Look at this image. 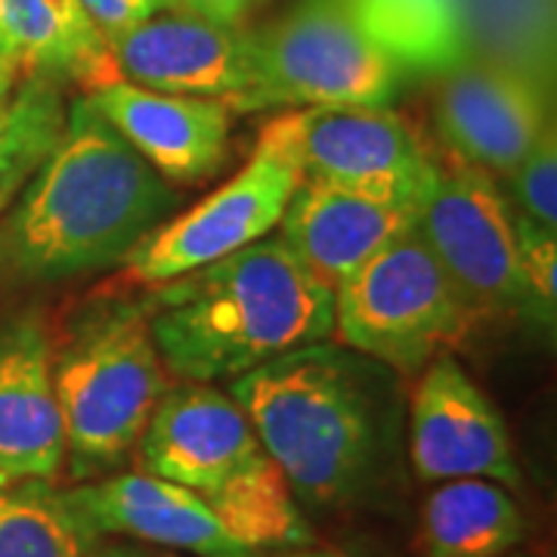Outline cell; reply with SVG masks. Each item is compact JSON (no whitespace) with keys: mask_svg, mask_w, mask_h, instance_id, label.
<instances>
[{"mask_svg":"<svg viewBox=\"0 0 557 557\" xmlns=\"http://www.w3.org/2000/svg\"><path fill=\"white\" fill-rule=\"evenodd\" d=\"M177 211V193L90 102L0 218V292L57 285L127 263Z\"/></svg>","mask_w":557,"mask_h":557,"instance_id":"cell-1","label":"cell"},{"mask_svg":"<svg viewBox=\"0 0 557 557\" xmlns=\"http://www.w3.org/2000/svg\"><path fill=\"white\" fill-rule=\"evenodd\" d=\"M226 391L310 508L344 511L366 502L394 461L399 375L335 338L270 359Z\"/></svg>","mask_w":557,"mask_h":557,"instance_id":"cell-2","label":"cell"},{"mask_svg":"<svg viewBox=\"0 0 557 557\" xmlns=\"http://www.w3.org/2000/svg\"><path fill=\"white\" fill-rule=\"evenodd\" d=\"M171 379L218 384L332 338L335 292L278 236L251 242L139 298Z\"/></svg>","mask_w":557,"mask_h":557,"instance_id":"cell-3","label":"cell"},{"mask_svg":"<svg viewBox=\"0 0 557 557\" xmlns=\"http://www.w3.org/2000/svg\"><path fill=\"white\" fill-rule=\"evenodd\" d=\"M53 387L72 483L121 471L171 387L139 298L81 304L53 344Z\"/></svg>","mask_w":557,"mask_h":557,"instance_id":"cell-4","label":"cell"},{"mask_svg":"<svg viewBox=\"0 0 557 557\" xmlns=\"http://www.w3.org/2000/svg\"><path fill=\"white\" fill-rule=\"evenodd\" d=\"M255 112L307 106H391L421 75L387 0H298L255 32Z\"/></svg>","mask_w":557,"mask_h":557,"instance_id":"cell-5","label":"cell"},{"mask_svg":"<svg viewBox=\"0 0 557 557\" xmlns=\"http://www.w3.org/2000/svg\"><path fill=\"white\" fill-rule=\"evenodd\" d=\"M471 325V307L416 226L384 245L335 288L332 338L403 379H418L421 369L440 354H449Z\"/></svg>","mask_w":557,"mask_h":557,"instance_id":"cell-6","label":"cell"},{"mask_svg":"<svg viewBox=\"0 0 557 557\" xmlns=\"http://www.w3.org/2000/svg\"><path fill=\"white\" fill-rule=\"evenodd\" d=\"M260 139L273 143L300 180L409 205H421L440 164L391 106L285 109L263 124Z\"/></svg>","mask_w":557,"mask_h":557,"instance_id":"cell-7","label":"cell"},{"mask_svg":"<svg viewBox=\"0 0 557 557\" xmlns=\"http://www.w3.org/2000/svg\"><path fill=\"white\" fill-rule=\"evenodd\" d=\"M416 230L456 282L474 319L520 317L533 322L518 263L515 208L493 174L468 161H440L434 183L418 205Z\"/></svg>","mask_w":557,"mask_h":557,"instance_id":"cell-8","label":"cell"},{"mask_svg":"<svg viewBox=\"0 0 557 557\" xmlns=\"http://www.w3.org/2000/svg\"><path fill=\"white\" fill-rule=\"evenodd\" d=\"M298 183L295 164L258 137L236 177L139 242L127 258V278L149 288L273 236Z\"/></svg>","mask_w":557,"mask_h":557,"instance_id":"cell-9","label":"cell"},{"mask_svg":"<svg viewBox=\"0 0 557 557\" xmlns=\"http://www.w3.org/2000/svg\"><path fill=\"white\" fill-rule=\"evenodd\" d=\"M409 461L421 483L496 480L523 486V471L498 406L453 354L434 357L409 399Z\"/></svg>","mask_w":557,"mask_h":557,"instance_id":"cell-10","label":"cell"},{"mask_svg":"<svg viewBox=\"0 0 557 557\" xmlns=\"http://www.w3.org/2000/svg\"><path fill=\"white\" fill-rule=\"evenodd\" d=\"M121 81L159 94L205 97L230 112H255L258 53L255 32L220 25L180 10H161L112 44Z\"/></svg>","mask_w":557,"mask_h":557,"instance_id":"cell-11","label":"cell"},{"mask_svg":"<svg viewBox=\"0 0 557 557\" xmlns=\"http://www.w3.org/2000/svg\"><path fill=\"white\" fill-rule=\"evenodd\" d=\"M555 87L493 60H465L440 72L434 124L449 156L508 177L555 121Z\"/></svg>","mask_w":557,"mask_h":557,"instance_id":"cell-12","label":"cell"},{"mask_svg":"<svg viewBox=\"0 0 557 557\" xmlns=\"http://www.w3.org/2000/svg\"><path fill=\"white\" fill-rule=\"evenodd\" d=\"M267 456L230 391L201 381H180L164 391L139 437V471L180 483L196 496H211L223 483Z\"/></svg>","mask_w":557,"mask_h":557,"instance_id":"cell-13","label":"cell"},{"mask_svg":"<svg viewBox=\"0 0 557 557\" xmlns=\"http://www.w3.org/2000/svg\"><path fill=\"white\" fill-rule=\"evenodd\" d=\"M168 183H205L230 161L233 112L220 100L146 90L127 81L84 94Z\"/></svg>","mask_w":557,"mask_h":557,"instance_id":"cell-14","label":"cell"},{"mask_svg":"<svg viewBox=\"0 0 557 557\" xmlns=\"http://www.w3.org/2000/svg\"><path fill=\"white\" fill-rule=\"evenodd\" d=\"M65 428L53 387V338L38 317L0 325V486L60 480Z\"/></svg>","mask_w":557,"mask_h":557,"instance_id":"cell-15","label":"cell"},{"mask_svg":"<svg viewBox=\"0 0 557 557\" xmlns=\"http://www.w3.org/2000/svg\"><path fill=\"white\" fill-rule=\"evenodd\" d=\"M94 536H121L196 557L242 552L223 533L205 498L146 471H115L65 490Z\"/></svg>","mask_w":557,"mask_h":557,"instance_id":"cell-16","label":"cell"},{"mask_svg":"<svg viewBox=\"0 0 557 557\" xmlns=\"http://www.w3.org/2000/svg\"><path fill=\"white\" fill-rule=\"evenodd\" d=\"M418 205L300 180L278 220V239L332 292L384 245L409 233Z\"/></svg>","mask_w":557,"mask_h":557,"instance_id":"cell-17","label":"cell"},{"mask_svg":"<svg viewBox=\"0 0 557 557\" xmlns=\"http://www.w3.org/2000/svg\"><path fill=\"white\" fill-rule=\"evenodd\" d=\"M3 32L22 75L78 84L84 94L121 81L112 44L81 0H3Z\"/></svg>","mask_w":557,"mask_h":557,"instance_id":"cell-18","label":"cell"},{"mask_svg":"<svg viewBox=\"0 0 557 557\" xmlns=\"http://www.w3.org/2000/svg\"><path fill=\"white\" fill-rule=\"evenodd\" d=\"M527 539V515L496 480H446L421 508L424 557H505Z\"/></svg>","mask_w":557,"mask_h":557,"instance_id":"cell-19","label":"cell"},{"mask_svg":"<svg viewBox=\"0 0 557 557\" xmlns=\"http://www.w3.org/2000/svg\"><path fill=\"white\" fill-rule=\"evenodd\" d=\"M205 505L242 552H273L317 542L292 483L270 456H260L251 468L205 496Z\"/></svg>","mask_w":557,"mask_h":557,"instance_id":"cell-20","label":"cell"},{"mask_svg":"<svg viewBox=\"0 0 557 557\" xmlns=\"http://www.w3.org/2000/svg\"><path fill=\"white\" fill-rule=\"evenodd\" d=\"M555 0H456L465 60L515 65L555 87Z\"/></svg>","mask_w":557,"mask_h":557,"instance_id":"cell-21","label":"cell"},{"mask_svg":"<svg viewBox=\"0 0 557 557\" xmlns=\"http://www.w3.org/2000/svg\"><path fill=\"white\" fill-rule=\"evenodd\" d=\"M97 548L100 539L53 480L0 486V557H97Z\"/></svg>","mask_w":557,"mask_h":557,"instance_id":"cell-22","label":"cell"},{"mask_svg":"<svg viewBox=\"0 0 557 557\" xmlns=\"http://www.w3.org/2000/svg\"><path fill=\"white\" fill-rule=\"evenodd\" d=\"M69 102L62 84L25 75L0 97V218L62 137Z\"/></svg>","mask_w":557,"mask_h":557,"instance_id":"cell-23","label":"cell"},{"mask_svg":"<svg viewBox=\"0 0 557 557\" xmlns=\"http://www.w3.org/2000/svg\"><path fill=\"white\" fill-rule=\"evenodd\" d=\"M515 236H518L520 276L533 307V322L539 329L552 332L557 317V230L542 226L515 208Z\"/></svg>","mask_w":557,"mask_h":557,"instance_id":"cell-24","label":"cell"},{"mask_svg":"<svg viewBox=\"0 0 557 557\" xmlns=\"http://www.w3.org/2000/svg\"><path fill=\"white\" fill-rule=\"evenodd\" d=\"M508 201L548 230H557V134L555 121L508 174Z\"/></svg>","mask_w":557,"mask_h":557,"instance_id":"cell-25","label":"cell"},{"mask_svg":"<svg viewBox=\"0 0 557 557\" xmlns=\"http://www.w3.org/2000/svg\"><path fill=\"white\" fill-rule=\"evenodd\" d=\"M84 13L100 28L109 44L131 35L137 25L164 10V0H81Z\"/></svg>","mask_w":557,"mask_h":557,"instance_id":"cell-26","label":"cell"},{"mask_svg":"<svg viewBox=\"0 0 557 557\" xmlns=\"http://www.w3.org/2000/svg\"><path fill=\"white\" fill-rule=\"evenodd\" d=\"M255 7H258V0H164V10L193 13V16L220 22V25H245Z\"/></svg>","mask_w":557,"mask_h":557,"instance_id":"cell-27","label":"cell"},{"mask_svg":"<svg viewBox=\"0 0 557 557\" xmlns=\"http://www.w3.org/2000/svg\"><path fill=\"white\" fill-rule=\"evenodd\" d=\"M218 557H350L335 548H319V545H298V548H273V552H230Z\"/></svg>","mask_w":557,"mask_h":557,"instance_id":"cell-28","label":"cell"},{"mask_svg":"<svg viewBox=\"0 0 557 557\" xmlns=\"http://www.w3.org/2000/svg\"><path fill=\"white\" fill-rule=\"evenodd\" d=\"M97 557H180L177 552H164V548H152V545H106L97 548Z\"/></svg>","mask_w":557,"mask_h":557,"instance_id":"cell-29","label":"cell"},{"mask_svg":"<svg viewBox=\"0 0 557 557\" xmlns=\"http://www.w3.org/2000/svg\"><path fill=\"white\" fill-rule=\"evenodd\" d=\"M20 78H25V75H22L20 69L13 65V62L0 60V97H3L7 90H13V87H16V81H20Z\"/></svg>","mask_w":557,"mask_h":557,"instance_id":"cell-30","label":"cell"},{"mask_svg":"<svg viewBox=\"0 0 557 557\" xmlns=\"http://www.w3.org/2000/svg\"><path fill=\"white\" fill-rule=\"evenodd\" d=\"M0 60L3 62H13V57H10V47H7V32H3V0H0ZM16 65V62H13ZM20 69V65H16Z\"/></svg>","mask_w":557,"mask_h":557,"instance_id":"cell-31","label":"cell"},{"mask_svg":"<svg viewBox=\"0 0 557 557\" xmlns=\"http://www.w3.org/2000/svg\"><path fill=\"white\" fill-rule=\"evenodd\" d=\"M505 557H552V555H545V552H511V555H505Z\"/></svg>","mask_w":557,"mask_h":557,"instance_id":"cell-32","label":"cell"}]
</instances>
